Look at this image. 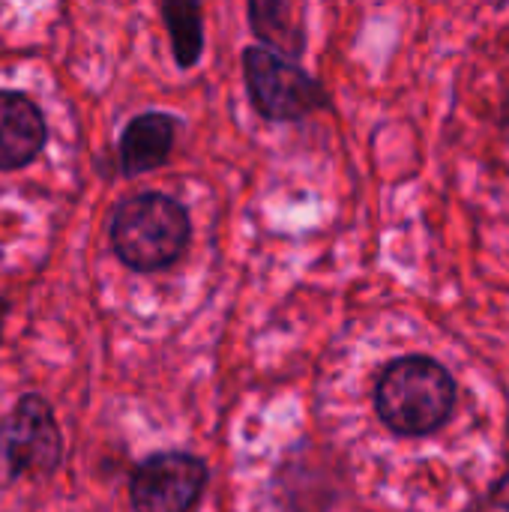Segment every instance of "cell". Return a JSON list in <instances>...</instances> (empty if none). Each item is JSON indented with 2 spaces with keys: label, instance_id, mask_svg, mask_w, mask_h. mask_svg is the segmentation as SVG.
Listing matches in <instances>:
<instances>
[{
  "label": "cell",
  "instance_id": "obj_7",
  "mask_svg": "<svg viewBox=\"0 0 509 512\" xmlns=\"http://www.w3.org/2000/svg\"><path fill=\"white\" fill-rule=\"evenodd\" d=\"M174 144V123L165 114L135 117L120 138V162L126 174H144L159 168Z\"/></svg>",
  "mask_w": 509,
  "mask_h": 512
},
{
  "label": "cell",
  "instance_id": "obj_11",
  "mask_svg": "<svg viewBox=\"0 0 509 512\" xmlns=\"http://www.w3.org/2000/svg\"><path fill=\"white\" fill-rule=\"evenodd\" d=\"M501 123H504V129L509 132V99H507V105H504V114H501Z\"/></svg>",
  "mask_w": 509,
  "mask_h": 512
},
{
  "label": "cell",
  "instance_id": "obj_3",
  "mask_svg": "<svg viewBox=\"0 0 509 512\" xmlns=\"http://www.w3.org/2000/svg\"><path fill=\"white\" fill-rule=\"evenodd\" d=\"M60 462V432L51 408L39 396H27L0 420V486L18 477L48 474Z\"/></svg>",
  "mask_w": 509,
  "mask_h": 512
},
{
  "label": "cell",
  "instance_id": "obj_5",
  "mask_svg": "<svg viewBox=\"0 0 509 512\" xmlns=\"http://www.w3.org/2000/svg\"><path fill=\"white\" fill-rule=\"evenodd\" d=\"M207 471L195 456L162 453L147 459L132 477V507L138 512H192L201 501Z\"/></svg>",
  "mask_w": 509,
  "mask_h": 512
},
{
  "label": "cell",
  "instance_id": "obj_6",
  "mask_svg": "<svg viewBox=\"0 0 509 512\" xmlns=\"http://www.w3.org/2000/svg\"><path fill=\"white\" fill-rule=\"evenodd\" d=\"M45 144V120L21 93H0V168L27 165Z\"/></svg>",
  "mask_w": 509,
  "mask_h": 512
},
{
  "label": "cell",
  "instance_id": "obj_2",
  "mask_svg": "<svg viewBox=\"0 0 509 512\" xmlns=\"http://www.w3.org/2000/svg\"><path fill=\"white\" fill-rule=\"evenodd\" d=\"M111 243L123 264L135 270L168 267L189 243V216L168 195H135L117 207Z\"/></svg>",
  "mask_w": 509,
  "mask_h": 512
},
{
  "label": "cell",
  "instance_id": "obj_1",
  "mask_svg": "<svg viewBox=\"0 0 509 512\" xmlns=\"http://www.w3.org/2000/svg\"><path fill=\"white\" fill-rule=\"evenodd\" d=\"M375 408L384 426L396 435H432L456 408V381L432 357H402L378 378Z\"/></svg>",
  "mask_w": 509,
  "mask_h": 512
},
{
  "label": "cell",
  "instance_id": "obj_4",
  "mask_svg": "<svg viewBox=\"0 0 509 512\" xmlns=\"http://www.w3.org/2000/svg\"><path fill=\"white\" fill-rule=\"evenodd\" d=\"M243 66L252 102L267 120H297L324 105L321 87L300 66L267 48H249Z\"/></svg>",
  "mask_w": 509,
  "mask_h": 512
},
{
  "label": "cell",
  "instance_id": "obj_10",
  "mask_svg": "<svg viewBox=\"0 0 509 512\" xmlns=\"http://www.w3.org/2000/svg\"><path fill=\"white\" fill-rule=\"evenodd\" d=\"M468 512H509V474L501 477L483 498H477Z\"/></svg>",
  "mask_w": 509,
  "mask_h": 512
},
{
  "label": "cell",
  "instance_id": "obj_8",
  "mask_svg": "<svg viewBox=\"0 0 509 512\" xmlns=\"http://www.w3.org/2000/svg\"><path fill=\"white\" fill-rule=\"evenodd\" d=\"M249 18H252L255 33L270 48L285 51V54L303 51V24L291 3H249Z\"/></svg>",
  "mask_w": 509,
  "mask_h": 512
},
{
  "label": "cell",
  "instance_id": "obj_12",
  "mask_svg": "<svg viewBox=\"0 0 509 512\" xmlns=\"http://www.w3.org/2000/svg\"><path fill=\"white\" fill-rule=\"evenodd\" d=\"M3 312H6V303L0 300V327H3Z\"/></svg>",
  "mask_w": 509,
  "mask_h": 512
},
{
  "label": "cell",
  "instance_id": "obj_9",
  "mask_svg": "<svg viewBox=\"0 0 509 512\" xmlns=\"http://www.w3.org/2000/svg\"><path fill=\"white\" fill-rule=\"evenodd\" d=\"M162 15L180 66H192L201 54V9L195 3H165Z\"/></svg>",
  "mask_w": 509,
  "mask_h": 512
}]
</instances>
